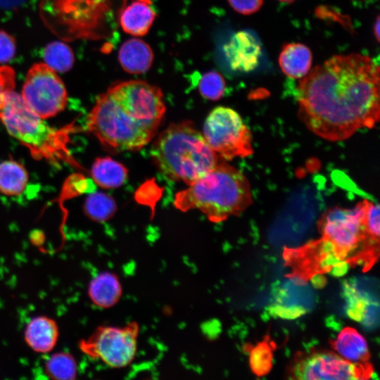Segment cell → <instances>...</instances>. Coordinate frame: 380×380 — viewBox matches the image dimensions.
I'll return each instance as SVG.
<instances>
[{
  "mask_svg": "<svg viewBox=\"0 0 380 380\" xmlns=\"http://www.w3.org/2000/svg\"><path fill=\"white\" fill-rule=\"evenodd\" d=\"M139 324L132 322L124 327L101 326L87 338L80 341V350L94 360L112 368L128 366L137 350Z\"/></svg>",
  "mask_w": 380,
  "mask_h": 380,
  "instance_id": "52a82bcc",
  "label": "cell"
},
{
  "mask_svg": "<svg viewBox=\"0 0 380 380\" xmlns=\"http://www.w3.org/2000/svg\"><path fill=\"white\" fill-rule=\"evenodd\" d=\"M20 95L27 107L43 119L63 111L68 102L63 81L55 70L42 63L29 70Z\"/></svg>",
  "mask_w": 380,
  "mask_h": 380,
  "instance_id": "ba28073f",
  "label": "cell"
},
{
  "mask_svg": "<svg viewBox=\"0 0 380 380\" xmlns=\"http://www.w3.org/2000/svg\"><path fill=\"white\" fill-rule=\"evenodd\" d=\"M365 199L352 208L334 207L326 211L319 221L323 238L334 246L343 259L368 240L365 227Z\"/></svg>",
  "mask_w": 380,
  "mask_h": 380,
  "instance_id": "9c48e42d",
  "label": "cell"
},
{
  "mask_svg": "<svg viewBox=\"0 0 380 380\" xmlns=\"http://www.w3.org/2000/svg\"><path fill=\"white\" fill-rule=\"evenodd\" d=\"M15 72L13 68L7 65L0 66V109L1 108L6 95L14 89Z\"/></svg>",
  "mask_w": 380,
  "mask_h": 380,
  "instance_id": "484cf974",
  "label": "cell"
},
{
  "mask_svg": "<svg viewBox=\"0 0 380 380\" xmlns=\"http://www.w3.org/2000/svg\"><path fill=\"white\" fill-rule=\"evenodd\" d=\"M312 56L310 49L301 43L285 44L279 56L282 72L293 79L302 78L310 70Z\"/></svg>",
  "mask_w": 380,
  "mask_h": 380,
  "instance_id": "2e32d148",
  "label": "cell"
},
{
  "mask_svg": "<svg viewBox=\"0 0 380 380\" xmlns=\"http://www.w3.org/2000/svg\"><path fill=\"white\" fill-rule=\"evenodd\" d=\"M273 352L267 341L253 347L250 353L249 363L252 372L257 376L267 374L272 367Z\"/></svg>",
  "mask_w": 380,
  "mask_h": 380,
  "instance_id": "cb8c5ba5",
  "label": "cell"
},
{
  "mask_svg": "<svg viewBox=\"0 0 380 380\" xmlns=\"http://www.w3.org/2000/svg\"><path fill=\"white\" fill-rule=\"evenodd\" d=\"M29 175L23 165L13 160L0 163V192L9 196L21 194L28 182Z\"/></svg>",
  "mask_w": 380,
  "mask_h": 380,
  "instance_id": "d6986e66",
  "label": "cell"
},
{
  "mask_svg": "<svg viewBox=\"0 0 380 380\" xmlns=\"http://www.w3.org/2000/svg\"><path fill=\"white\" fill-rule=\"evenodd\" d=\"M336 352L353 363H363L369 358V348L365 338L352 327L343 329L333 342Z\"/></svg>",
  "mask_w": 380,
  "mask_h": 380,
  "instance_id": "e0dca14e",
  "label": "cell"
},
{
  "mask_svg": "<svg viewBox=\"0 0 380 380\" xmlns=\"http://www.w3.org/2000/svg\"><path fill=\"white\" fill-rule=\"evenodd\" d=\"M87 294L97 308L106 309L120 300L122 288L118 277L113 272L104 271L98 273L89 283Z\"/></svg>",
  "mask_w": 380,
  "mask_h": 380,
  "instance_id": "5bb4252c",
  "label": "cell"
},
{
  "mask_svg": "<svg viewBox=\"0 0 380 380\" xmlns=\"http://www.w3.org/2000/svg\"><path fill=\"white\" fill-rule=\"evenodd\" d=\"M151 157L167 179L188 185L224 160L189 120L172 123L163 130L151 147Z\"/></svg>",
  "mask_w": 380,
  "mask_h": 380,
  "instance_id": "3957f363",
  "label": "cell"
},
{
  "mask_svg": "<svg viewBox=\"0 0 380 380\" xmlns=\"http://www.w3.org/2000/svg\"><path fill=\"white\" fill-rule=\"evenodd\" d=\"M228 2L237 13L250 15L257 12L261 8L263 0H228Z\"/></svg>",
  "mask_w": 380,
  "mask_h": 380,
  "instance_id": "83f0119b",
  "label": "cell"
},
{
  "mask_svg": "<svg viewBox=\"0 0 380 380\" xmlns=\"http://www.w3.org/2000/svg\"><path fill=\"white\" fill-rule=\"evenodd\" d=\"M15 51L16 45L13 36L0 30V63H6L12 60Z\"/></svg>",
  "mask_w": 380,
  "mask_h": 380,
  "instance_id": "4316f807",
  "label": "cell"
},
{
  "mask_svg": "<svg viewBox=\"0 0 380 380\" xmlns=\"http://www.w3.org/2000/svg\"><path fill=\"white\" fill-rule=\"evenodd\" d=\"M156 15L150 2L135 0L121 9L119 23L125 32L134 37H141L148 32Z\"/></svg>",
  "mask_w": 380,
  "mask_h": 380,
  "instance_id": "4fadbf2b",
  "label": "cell"
},
{
  "mask_svg": "<svg viewBox=\"0 0 380 380\" xmlns=\"http://www.w3.org/2000/svg\"><path fill=\"white\" fill-rule=\"evenodd\" d=\"M198 87L203 98L211 101H217L224 96L226 84L224 79L220 73L211 70L200 76Z\"/></svg>",
  "mask_w": 380,
  "mask_h": 380,
  "instance_id": "603a6c76",
  "label": "cell"
},
{
  "mask_svg": "<svg viewBox=\"0 0 380 380\" xmlns=\"http://www.w3.org/2000/svg\"><path fill=\"white\" fill-rule=\"evenodd\" d=\"M0 120L34 159L45 160L53 165L66 163L80 167L68 147L73 127L70 125L56 129L50 126L32 112L14 90L6 95L0 109Z\"/></svg>",
  "mask_w": 380,
  "mask_h": 380,
  "instance_id": "277c9868",
  "label": "cell"
},
{
  "mask_svg": "<svg viewBox=\"0 0 380 380\" xmlns=\"http://www.w3.org/2000/svg\"><path fill=\"white\" fill-rule=\"evenodd\" d=\"M223 50L229 67L233 70L245 72L258 66L262 53L258 39L247 31L235 33Z\"/></svg>",
  "mask_w": 380,
  "mask_h": 380,
  "instance_id": "8fae6325",
  "label": "cell"
},
{
  "mask_svg": "<svg viewBox=\"0 0 380 380\" xmlns=\"http://www.w3.org/2000/svg\"><path fill=\"white\" fill-rule=\"evenodd\" d=\"M293 374L299 379L346 380L368 379L372 371L362 363H353L338 354L327 352L314 353L300 360Z\"/></svg>",
  "mask_w": 380,
  "mask_h": 380,
  "instance_id": "30bf717a",
  "label": "cell"
},
{
  "mask_svg": "<svg viewBox=\"0 0 380 380\" xmlns=\"http://www.w3.org/2000/svg\"><path fill=\"white\" fill-rule=\"evenodd\" d=\"M46 375L54 380H73L77 374V364L75 357L66 351L51 354L44 362Z\"/></svg>",
  "mask_w": 380,
  "mask_h": 380,
  "instance_id": "ffe728a7",
  "label": "cell"
},
{
  "mask_svg": "<svg viewBox=\"0 0 380 380\" xmlns=\"http://www.w3.org/2000/svg\"><path fill=\"white\" fill-rule=\"evenodd\" d=\"M379 205L365 199V227L368 240L371 243L379 241L380 229Z\"/></svg>",
  "mask_w": 380,
  "mask_h": 380,
  "instance_id": "d4e9b609",
  "label": "cell"
},
{
  "mask_svg": "<svg viewBox=\"0 0 380 380\" xmlns=\"http://www.w3.org/2000/svg\"><path fill=\"white\" fill-rule=\"evenodd\" d=\"M91 175L93 182L103 189H116L122 186L128 177V170L121 163L110 157L94 160Z\"/></svg>",
  "mask_w": 380,
  "mask_h": 380,
  "instance_id": "ac0fdd59",
  "label": "cell"
},
{
  "mask_svg": "<svg viewBox=\"0 0 380 380\" xmlns=\"http://www.w3.org/2000/svg\"><path fill=\"white\" fill-rule=\"evenodd\" d=\"M144 1H146L150 2V0H144Z\"/></svg>",
  "mask_w": 380,
  "mask_h": 380,
  "instance_id": "1f68e13d",
  "label": "cell"
},
{
  "mask_svg": "<svg viewBox=\"0 0 380 380\" xmlns=\"http://www.w3.org/2000/svg\"><path fill=\"white\" fill-rule=\"evenodd\" d=\"M379 67L367 55H335L315 66L297 87L298 116L317 136L346 139L379 120Z\"/></svg>",
  "mask_w": 380,
  "mask_h": 380,
  "instance_id": "6da1fadb",
  "label": "cell"
},
{
  "mask_svg": "<svg viewBox=\"0 0 380 380\" xmlns=\"http://www.w3.org/2000/svg\"><path fill=\"white\" fill-rule=\"evenodd\" d=\"M279 1L284 3L290 4L295 1L296 0H279Z\"/></svg>",
  "mask_w": 380,
  "mask_h": 380,
  "instance_id": "4dcf8cb0",
  "label": "cell"
},
{
  "mask_svg": "<svg viewBox=\"0 0 380 380\" xmlns=\"http://www.w3.org/2000/svg\"><path fill=\"white\" fill-rule=\"evenodd\" d=\"M46 64L55 71L65 72L70 70L75 61L72 49L61 42H52L43 50Z\"/></svg>",
  "mask_w": 380,
  "mask_h": 380,
  "instance_id": "7402d4cb",
  "label": "cell"
},
{
  "mask_svg": "<svg viewBox=\"0 0 380 380\" xmlns=\"http://www.w3.org/2000/svg\"><path fill=\"white\" fill-rule=\"evenodd\" d=\"M83 210L85 215L96 222H105L113 217L117 205L113 198L101 192H91L86 198Z\"/></svg>",
  "mask_w": 380,
  "mask_h": 380,
  "instance_id": "44dd1931",
  "label": "cell"
},
{
  "mask_svg": "<svg viewBox=\"0 0 380 380\" xmlns=\"http://www.w3.org/2000/svg\"><path fill=\"white\" fill-rule=\"evenodd\" d=\"M154 55L151 46L142 39L131 38L122 43L118 61L122 69L131 74H142L152 65Z\"/></svg>",
  "mask_w": 380,
  "mask_h": 380,
  "instance_id": "9a60e30c",
  "label": "cell"
},
{
  "mask_svg": "<svg viewBox=\"0 0 380 380\" xmlns=\"http://www.w3.org/2000/svg\"><path fill=\"white\" fill-rule=\"evenodd\" d=\"M253 203L251 186L239 170L222 160L214 168L175 194V207L200 210L212 222L239 215Z\"/></svg>",
  "mask_w": 380,
  "mask_h": 380,
  "instance_id": "7a4b0ae2",
  "label": "cell"
},
{
  "mask_svg": "<svg viewBox=\"0 0 380 380\" xmlns=\"http://www.w3.org/2000/svg\"><path fill=\"white\" fill-rule=\"evenodd\" d=\"M203 132L210 148L225 160L253 153L251 132L232 108L217 106L213 109L205 120Z\"/></svg>",
  "mask_w": 380,
  "mask_h": 380,
  "instance_id": "8992f818",
  "label": "cell"
},
{
  "mask_svg": "<svg viewBox=\"0 0 380 380\" xmlns=\"http://www.w3.org/2000/svg\"><path fill=\"white\" fill-rule=\"evenodd\" d=\"M379 25H380L379 17L377 16V18L374 23V35L377 42H379Z\"/></svg>",
  "mask_w": 380,
  "mask_h": 380,
  "instance_id": "f546056e",
  "label": "cell"
},
{
  "mask_svg": "<svg viewBox=\"0 0 380 380\" xmlns=\"http://www.w3.org/2000/svg\"><path fill=\"white\" fill-rule=\"evenodd\" d=\"M59 328L55 319L45 315L32 317L26 324L24 339L37 353H49L57 344Z\"/></svg>",
  "mask_w": 380,
  "mask_h": 380,
  "instance_id": "7c38bea8",
  "label": "cell"
},
{
  "mask_svg": "<svg viewBox=\"0 0 380 380\" xmlns=\"http://www.w3.org/2000/svg\"><path fill=\"white\" fill-rule=\"evenodd\" d=\"M159 126L108 91L99 95L87 118L88 132L110 153L140 150L155 137Z\"/></svg>",
  "mask_w": 380,
  "mask_h": 380,
  "instance_id": "5b68a950",
  "label": "cell"
},
{
  "mask_svg": "<svg viewBox=\"0 0 380 380\" xmlns=\"http://www.w3.org/2000/svg\"><path fill=\"white\" fill-rule=\"evenodd\" d=\"M25 0H0V8H15L20 6Z\"/></svg>",
  "mask_w": 380,
  "mask_h": 380,
  "instance_id": "f1b7e54d",
  "label": "cell"
}]
</instances>
